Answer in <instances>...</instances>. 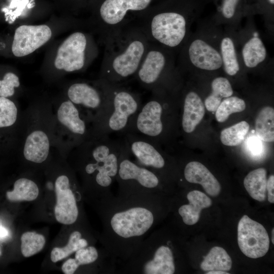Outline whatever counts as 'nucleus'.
Masks as SVG:
<instances>
[{
  "label": "nucleus",
  "mask_w": 274,
  "mask_h": 274,
  "mask_svg": "<svg viewBox=\"0 0 274 274\" xmlns=\"http://www.w3.org/2000/svg\"><path fill=\"white\" fill-rule=\"evenodd\" d=\"M211 92L204 100V106L208 111L215 112L223 98L233 93L229 80L224 77L214 78L211 84Z\"/></svg>",
  "instance_id": "412c9836"
},
{
  "label": "nucleus",
  "mask_w": 274,
  "mask_h": 274,
  "mask_svg": "<svg viewBox=\"0 0 274 274\" xmlns=\"http://www.w3.org/2000/svg\"><path fill=\"white\" fill-rule=\"evenodd\" d=\"M51 101L53 115L52 145L65 158L74 148L93 138L92 125L84 113L64 95Z\"/></svg>",
  "instance_id": "423d86ee"
},
{
  "label": "nucleus",
  "mask_w": 274,
  "mask_h": 274,
  "mask_svg": "<svg viewBox=\"0 0 274 274\" xmlns=\"http://www.w3.org/2000/svg\"><path fill=\"white\" fill-rule=\"evenodd\" d=\"M235 32L237 50L244 68L255 69L271 64L266 47L252 22Z\"/></svg>",
  "instance_id": "ddd939ff"
},
{
  "label": "nucleus",
  "mask_w": 274,
  "mask_h": 274,
  "mask_svg": "<svg viewBox=\"0 0 274 274\" xmlns=\"http://www.w3.org/2000/svg\"><path fill=\"white\" fill-rule=\"evenodd\" d=\"M267 2L271 6L274 5V0H266Z\"/></svg>",
  "instance_id": "ea45409f"
},
{
  "label": "nucleus",
  "mask_w": 274,
  "mask_h": 274,
  "mask_svg": "<svg viewBox=\"0 0 274 274\" xmlns=\"http://www.w3.org/2000/svg\"><path fill=\"white\" fill-rule=\"evenodd\" d=\"M249 123L242 121L225 128L220 134V140L223 144L227 146H237L244 140L249 129Z\"/></svg>",
  "instance_id": "c85d7f7f"
},
{
  "label": "nucleus",
  "mask_w": 274,
  "mask_h": 274,
  "mask_svg": "<svg viewBox=\"0 0 274 274\" xmlns=\"http://www.w3.org/2000/svg\"><path fill=\"white\" fill-rule=\"evenodd\" d=\"M64 95L84 113L91 123L107 100L105 85L100 79L92 82L79 81L71 83L66 87Z\"/></svg>",
  "instance_id": "f8f14e48"
},
{
  "label": "nucleus",
  "mask_w": 274,
  "mask_h": 274,
  "mask_svg": "<svg viewBox=\"0 0 274 274\" xmlns=\"http://www.w3.org/2000/svg\"><path fill=\"white\" fill-rule=\"evenodd\" d=\"M186 197L189 203L181 206L178 213L184 224L192 225L199 220L201 210L210 207L212 201L206 194L198 190L190 191Z\"/></svg>",
  "instance_id": "aec40b11"
},
{
  "label": "nucleus",
  "mask_w": 274,
  "mask_h": 274,
  "mask_svg": "<svg viewBox=\"0 0 274 274\" xmlns=\"http://www.w3.org/2000/svg\"><path fill=\"white\" fill-rule=\"evenodd\" d=\"M53 115L51 100L38 99L22 111L17 130L16 150L34 164L46 162L52 155Z\"/></svg>",
  "instance_id": "20e7f679"
},
{
  "label": "nucleus",
  "mask_w": 274,
  "mask_h": 274,
  "mask_svg": "<svg viewBox=\"0 0 274 274\" xmlns=\"http://www.w3.org/2000/svg\"><path fill=\"white\" fill-rule=\"evenodd\" d=\"M9 234L8 230L0 224V237H5Z\"/></svg>",
  "instance_id": "e433bc0d"
},
{
  "label": "nucleus",
  "mask_w": 274,
  "mask_h": 274,
  "mask_svg": "<svg viewBox=\"0 0 274 274\" xmlns=\"http://www.w3.org/2000/svg\"><path fill=\"white\" fill-rule=\"evenodd\" d=\"M175 52L150 42L134 79L144 89L151 92L171 90L179 71L176 66Z\"/></svg>",
  "instance_id": "6e6552de"
},
{
  "label": "nucleus",
  "mask_w": 274,
  "mask_h": 274,
  "mask_svg": "<svg viewBox=\"0 0 274 274\" xmlns=\"http://www.w3.org/2000/svg\"><path fill=\"white\" fill-rule=\"evenodd\" d=\"M185 179L191 183L200 184L204 191L212 196L220 192L221 186L214 176L202 163L197 161L188 163L184 170Z\"/></svg>",
  "instance_id": "a211bd4d"
},
{
  "label": "nucleus",
  "mask_w": 274,
  "mask_h": 274,
  "mask_svg": "<svg viewBox=\"0 0 274 274\" xmlns=\"http://www.w3.org/2000/svg\"><path fill=\"white\" fill-rule=\"evenodd\" d=\"M235 30L225 28V30L222 31L219 44L222 69L231 77L237 75L244 68L237 50Z\"/></svg>",
  "instance_id": "f3484780"
},
{
  "label": "nucleus",
  "mask_w": 274,
  "mask_h": 274,
  "mask_svg": "<svg viewBox=\"0 0 274 274\" xmlns=\"http://www.w3.org/2000/svg\"><path fill=\"white\" fill-rule=\"evenodd\" d=\"M255 131L258 137L267 142L274 141V109L267 106L263 108L255 120Z\"/></svg>",
  "instance_id": "393cba45"
},
{
  "label": "nucleus",
  "mask_w": 274,
  "mask_h": 274,
  "mask_svg": "<svg viewBox=\"0 0 274 274\" xmlns=\"http://www.w3.org/2000/svg\"><path fill=\"white\" fill-rule=\"evenodd\" d=\"M240 0H222L220 16L213 20L218 26L224 25L225 28L237 30L240 20L237 16V8Z\"/></svg>",
  "instance_id": "bb28decb"
},
{
  "label": "nucleus",
  "mask_w": 274,
  "mask_h": 274,
  "mask_svg": "<svg viewBox=\"0 0 274 274\" xmlns=\"http://www.w3.org/2000/svg\"><path fill=\"white\" fill-rule=\"evenodd\" d=\"M266 190L268 193V200L270 203L274 202V176L270 175L267 180Z\"/></svg>",
  "instance_id": "c9c22d12"
},
{
  "label": "nucleus",
  "mask_w": 274,
  "mask_h": 274,
  "mask_svg": "<svg viewBox=\"0 0 274 274\" xmlns=\"http://www.w3.org/2000/svg\"><path fill=\"white\" fill-rule=\"evenodd\" d=\"M51 36V29L47 25H21L15 30L12 51L16 57L26 56L46 44Z\"/></svg>",
  "instance_id": "dca6fc26"
},
{
  "label": "nucleus",
  "mask_w": 274,
  "mask_h": 274,
  "mask_svg": "<svg viewBox=\"0 0 274 274\" xmlns=\"http://www.w3.org/2000/svg\"><path fill=\"white\" fill-rule=\"evenodd\" d=\"M39 193V187L34 181L26 177H21L14 182L13 189L7 191L6 196L12 202L29 201L35 200Z\"/></svg>",
  "instance_id": "5701e85b"
},
{
  "label": "nucleus",
  "mask_w": 274,
  "mask_h": 274,
  "mask_svg": "<svg viewBox=\"0 0 274 274\" xmlns=\"http://www.w3.org/2000/svg\"><path fill=\"white\" fill-rule=\"evenodd\" d=\"M267 180L266 170L259 168L250 172L245 177L244 185L251 197L263 201L266 196Z\"/></svg>",
  "instance_id": "4be33fe9"
},
{
  "label": "nucleus",
  "mask_w": 274,
  "mask_h": 274,
  "mask_svg": "<svg viewBox=\"0 0 274 274\" xmlns=\"http://www.w3.org/2000/svg\"><path fill=\"white\" fill-rule=\"evenodd\" d=\"M271 242L274 244V228H272L271 231Z\"/></svg>",
  "instance_id": "58836bf2"
},
{
  "label": "nucleus",
  "mask_w": 274,
  "mask_h": 274,
  "mask_svg": "<svg viewBox=\"0 0 274 274\" xmlns=\"http://www.w3.org/2000/svg\"><path fill=\"white\" fill-rule=\"evenodd\" d=\"M72 177L67 174H58L54 185L56 195L54 214L56 220L64 225L75 223L79 215L77 199L72 189Z\"/></svg>",
  "instance_id": "2eb2a0df"
},
{
  "label": "nucleus",
  "mask_w": 274,
  "mask_h": 274,
  "mask_svg": "<svg viewBox=\"0 0 274 274\" xmlns=\"http://www.w3.org/2000/svg\"><path fill=\"white\" fill-rule=\"evenodd\" d=\"M237 242L242 253L251 258L261 257L269 249V239L266 229L247 215H244L238 222Z\"/></svg>",
  "instance_id": "4468645a"
},
{
  "label": "nucleus",
  "mask_w": 274,
  "mask_h": 274,
  "mask_svg": "<svg viewBox=\"0 0 274 274\" xmlns=\"http://www.w3.org/2000/svg\"><path fill=\"white\" fill-rule=\"evenodd\" d=\"M149 44L145 33L134 22L124 26L104 44L99 79L123 85L134 78Z\"/></svg>",
  "instance_id": "7ed1b4c3"
},
{
  "label": "nucleus",
  "mask_w": 274,
  "mask_h": 274,
  "mask_svg": "<svg viewBox=\"0 0 274 274\" xmlns=\"http://www.w3.org/2000/svg\"><path fill=\"white\" fill-rule=\"evenodd\" d=\"M102 80L107 100L102 110L92 121L93 138L112 134L124 135L142 105L141 97L138 93L123 85Z\"/></svg>",
  "instance_id": "39448f33"
},
{
  "label": "nucleus",
  "mask_w": 274,
  "mask_h": 274,
  "mask_svg": "<svg viewBox=\"0 0 274 274\" xmlns=\"http://www.w3.org/2000/svg\"><path fill=\"white\" fill-rule=\"evenodd\" d=\"M77 269L74 258L67 260L61 267L62 271L65 274H73Z\"/></svg>",
  "instance_id": "f704fd0d"
},
{
  "label": "nucleus",
  "mask_w": 274,
  "mask_h": 274,
  "mask_svg": "<svg viewBox=\"0 0 274 274\" xmlns=\"http://www.w3.org/2000/svg\"><path fill=\"white\" fill-rule=\"evenodd\" d=\"M246 108L244 99L231 96L222 100L215 111V117L218 122H225L229 116L235 113L243 111Z\"/></svg>",
  "instance_id": "c756f323"
},
{
  "label": "nucleus",
  "mask_w": 274,
  "mask_h": 274,
  "mask_svg": "<svg viewBox=\"0 0 274 274\" xmlns=\"http://www.w3.org/2000/svg\"><path fill=\"white\" fill-rule=\"evenodd\" d=\"M207 274H229L227 271H210L207 273Z\"/></svg>",
  "instance_id": "4c0bfd02"
},
{
  "label": "nucleus",
  "mask_w": 274,
  "mask_h": 274,
  "mask_svg": "<svg viewBox=\"0 0 274 274\" xmlns=\"http://www.w3.org/2000/svg\"><path fill=\"white\" fill-rule=\"evenodd\" d=\"M20 86L19 78L15 73L7 72L0 80V96L10 97L15 94L16 89Z\"/></svg>",
  "instance_id": "2f4dec72"
},
{
  "label": "nucleus",
  "mask_w": 274,
  "mask_h": 274,
  "mask_svg": "<svg viewBox=\"0 0 274 274\" xmlns=\"http://www.w3.org/2000/svg\"><path fill=\"white\" fill-rule=\"evenodd\" d=\"M116 181L121 194H156L161 183L156 173L131 159L127 147L119 160Z\"/></svg>",
  "instance_id": "1a4fd4ad"
},
{
  "label": "nucleus",
  "mask_w": 274,
  "mask_h": 274,
  "mask_svg": "<svg viewBox=\"0 0 274 274\" xmlns=\"http://www.w3.org/2000/svg\"><path fill=\"white\" fill-rule=\"evenodd\" d=\"M205 114V106L199 95L193 91L185 94L183 105L181 125L183 130L192 132Z\"/></svg>",
  "instance_id": "6ab92c4d"
},
{
  "label": "nucleus",
  "mask_w": 274,
  "mask_h": 274,
  "mask_svg": "<svg viewBox=\"0 0 274 274\" xmlns=\"http://www.w3.org/2000/svg\"><path fill=\"white\" fill-rule=\"evenodd\" d=\"M126 148L123 138L113 139L110 135H105L82 143L68 155L75 161L86 183L93 185L101 192L102 206L114 196L111 187L116 181L119 160Z\"/></svg>",
  "instance_id": "f03ea898"
},
{
  "label": "nucleus",
  "mask_w": 274,
  "mask_h": 274,
  "mask_svg": "<svg viewBox=\"0 0 274 274\" xmlns=\"http://www.w3.org/2000/svg\"><path fill=\"white\" fill-rule=\"evenodd\" d=\"M82 234L78 230L74 231L70 235L67 244L62 248L56 247L51 252V260L53 262L61 260L79 249L88 246V241L82 237Z\"/></svg>",
  "instance_id": "cd10ccee"
},
{
  "label": "nucleus",
  "mask_w": 274,
  "mask_h": 274,
  "mask_svg": "<svg viewBox=\"0 0 274 274\" xmlns=\"http://www.w3.org/2000/svg\"><path fill=\"white\" fill-rule=\"evenodd\" d=\"M96 54V48L88 35L81 31L70 35L58 48L54 65L65 73L80 72Z\"/></svg>",
  "instance_id": "9b49d317"
},
{
  "label": "nucleus",
  "mask_w": 274,
  "mask_h": 274,
  "mask_svg": "<svg viewBox=\"0 0 274 274\" xmlns=\"http://www.w3.org/2000/svg\"><path fill=\"white\" fill-rule=\"evenodd\" d=\"M99 252L92 246L82 248L75 252L74 261L77 268L81 265L91 264L99 258Z\"/></svg>",
  "instance_id": "473e14b6"
},
{
  "label": "nucleus",
  "mask_w": 274,
  "mask_h": 274,
  "mask_svg": "<svg viewBox=\"0 0 274 274\" xmlns=\"http://www.w3.org/2000/svg\"><path fill=\"white\" fill-rule=\"evenodd\" d=\"M213 21L206 22L191 33L179 51V72L188 68L213 72L222 69L220 51L222 30ZM223 70V69H222Z\"/></svg>",
  "instance_id": "0eeeda50"
},
{
  "label": "nucleus",
  "mask_w": 274,
  "mask_h": 274,
  "mask_svg": "<svg viewBox=\"0 0 274 274\" xmlns=\"http://www.w3.org/2000/svg\"><path fill=\"white\" fill-rule=\"evenodd\" d=\"M21 114L16 102L9 98L0 96V129L17 130Z\"/></svg>",
  "instance_id": "a878e982"
},
{
  "label": "nucleus",
  "mask_w": 274,
  "mask_h": 274,
  "mask_svg": "<svg viewBox=\"0 0 274 274\" xmlns=\"http://www.w3.org/2000/svg\"><path fill=\"white\" fill-rule=\"evenodd\" d=\"M0 255H1V251H0Z\"/></svg>",
  "instance_id": "a19ab883"
},
{
  "label": "nucleus",
  "mask_w": 274,
  "mask_h": 274,
  "mask_svg": "<svg viewBox=\"0 0 274 274\" xmlns=\"http://www.w3.org/2000/svg\"><path fill=\"white\" fill-rule=\"evenodd\" d=\"M156 194L118 193L102 206L105 248L121 265L138 251L157 220Z\"/></svg>",
  "instance_id": "f257e3e1"
},
{
  "label": "nucleus",
  "mask_w": 274,
  "mask_h": 274,
  "mask_svg": "<svg viewBox=\"0 0 274 274\" xmlns=\"http://www.w3.org/2000/svg\"><path fill=\"white\" fill-rule=\"evenodd\" d=\"M249 150L254 155H259L262 151L261 140L258 137L251 136L247 140Z\"/></svg>",
  "instance_id": "72a5a7b5"
},
{
  "label": "nucleus",
  "mask_w": 274,
  "mask_h": 274,
  "mask_svg": "<svg viewBox=\"0 0 274 274\" xmlns=\"http://www.w3.org/2000/svg\"><path fill=\"white\" fill-rule=\"evenodd\" d=\"M200 268L206 271H228L232 266V260L227 252L220 247H214L204 256Z\"/></svg>",
  "instance_id": "b1692460"
},
{
  "label": "nucleus",
  "mask_w": 274,
  "mask_h": 274,
  "mask_svg": "<svg viewBox=\"0 0 274 274\" xmlns=\"http://www.w3.org/2000/svg\"><path fill=\"white\" fill-rule=\"evenodd\" d=\"M152 0H104L100 6L95 23L105 44L124 26L130 23L129 11H143Z\"/></svg>",
  "instance_id": "9d476101"
},
{
  "label": "nucleus",
  "mask_w": 274,
  "mask_h": 274,
  "mask_svg": "<svg viewBox=\"0 0 274 274\" xmlns=\"http://www.w3.org/2000/svg\"><path fill=\"white\" fill-rule=\"evenodd\" d=\"M21 241V251L25 257H30L41 251L46 242L43 235L30 231L22 234Z\"/></svg>",
  "instance_id": "7c9ffc66"
}]
</instances>
